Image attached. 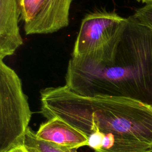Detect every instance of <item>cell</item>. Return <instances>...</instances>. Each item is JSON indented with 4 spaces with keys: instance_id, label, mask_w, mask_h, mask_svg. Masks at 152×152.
Wrapping results in <instances>:
<instances>
[{
    "instance_id": "obj_1",
    "label": "cell",
    "mask_w": 152,
    "mask_h": 152,
    "mask_svg": "<svg viewBox=\"0 0 152 152\" xmlns=\"http://www.w3.org/2000/svg\"><path fill=\"white\" fill-rule=\"evenodd\" d=\"M65 86L88 97L129 98L152 105V30L133 15L101 48L71 57Z\"/></svg>"
},
{
    "instance_id": "obj_2",
    "label": "cell",
    "mask_w": 152,
    "mask_h": 152,
    "mask_svg": "<svg viewBox=\"0 0 152 152\" xmlns=\"http://www.w3.org/2000/svg\"><path fill=\"white\" fill-rule=\"evenodd\" d=\"M40 112L83 133L94 152H152V105L129 98L88 97L67 86L40 91Z\"/></svg>"
},
{
    "instance_id": "obj_3",
    "label": "cell",
    "mask_w": 152,
    "mask_h": 152,
    "mask_svg": "<svg viewBox=\"0 0 152 152\" xmlns=\"http://www.w3.org/2000/svg\"><path fill=\"white\" fill-rule=\"evenodd\" d=\"M31 114L20 77L0 60V152L24 145Z\"/></svg>"
},
{
    "instance_id": "obj_4",
    "label": "cell",
    "mask_w": 152,
    "mask_h": 152,
    "mask_svg": "<svg viewBox=\"0 0 152 152\" xmlns=\"http://www.w3.org/2000/svg\"><path fill=\"white\" fill-rule=\"evenodd\" d=\"M126 18L105 10L85 15L74 43L72 57L89 53L106 44L119 31Z\"/></svg>"
},
{
    "instance_id": "obj_5",
    "label": "cell",
    "mask_w": 152,
    "mask_h": 152,
    "mask_svg": "<svg viewBox=\"0 0 152 152\" xmlns=\"http://www.w3.org/2000/svg\"><path fill=\"white\" fill-rule=\"evenodd\" d=\"M36 137L61 148L71 150L88 146L87 137L79 130L58 117H53L42 123Z\"/></svg>"
},
{
    "instance_id": "obj_6",
    "label": "cell",
    "mask_w": 152,
    "mask_h": 152,
    "mask_svg": "<svg viewBox=\"0 0 152 152\" xmlns=\"http://www.w3.org/2000/svg\"><path fill=\"white\" fill-rule=\"evenodd\" d=\"M18 0H0V60L12 55L23 43Z\"/></svg>"
},
{
    "instance_id": "obj_7",
    "label": "cell",
    "mask_w": 152,
    "mask_h": 152,
    "mask_svg": "<svg viewBox=\"0 0 152 152\" xmlns=\"http://www.w3.org/2000/svg\"><path fill=\"white\" fill-rule=\"evenodd\" d=\"M49 0H18L26 34H41Z\"/></svg>"
},
{
    "instance_id": "obj_8",
    "label": "cell",
    "mask_w": 152,
    "mask_h": 152,
    "mask_svg": "<svg viewBox=\"0 0 152 152\" xmlns=\"http://www.w3.org/2000/svg\"><path fill=\"white\" fill-rule=\"evenodd\" d=\"M73 0H49L41 34H50L66 27Z\"/></svg>"
},
{
    "instance_id": "obj_9",
    "label": "cell",
    "mask_w": 152,
    "mask_h": 152,
    "mask_svg": "<svg viewBox=\"0 0 152 152\" xmlns=\"http://www.w3.org/2000/svg\"><path fill=\"white\" fill-rule=\"evenodd\" d=\"M24 146L30 152H66L64 148L38 140L36 137L35 132L30 127L26 133Z\"/></svg>"
},
{
    "instance_id": "obj_10",
    "label": "cell",
    "mask_w": 152,
    "mask_h": 152,
    "mask_svg": "<svg viewBox=\"0 0 152 152\" xmlns=\"http://www.w3.org/2000/svg\"><path fill=\"white\" fill-rule=\"evenodd\" d=\"M133 16L140 22L152 30V3L136 10Z\"/></svg>"
},
{
    "instance_id": "obj_11",
    "label": "cell",
    "mask_w": 152,
    "mask_h": 152,
    "mask_svg": "<svg viewBox=\"0 0 152 152\" xmlns=\"http://www.w3.org/2000/svg\"><path fill=\"white\" fill-rule=\"evenodd\" d=\"M8 152H30V151L24 145V146L18 147V148H15L14 150H12L8 151Z\"/></svg>"
},
{
    "instance_id": "obj_12",
    "label": "cell",
    "mask_w": 152,
    "mask_h": 152,
    "mask_svg": "<svg viewBox=\"0 0 152 152\" xmlns=\"http://www.w3.org/2000/svg\"><path fill=\"white\" fill-rule=\"evenodd\" d=\"M138 2H141L142 3H145L146 4L152 3V0H137Z\"/></svg>"
},
{
    "instance_id": "obj_13",
    "label": "cell",
    "mask_w": 152,
    "mask_h": 152,
    "mask_svg": "<svg viewBox=\"0 0 152 152\" xmlns=\"http://www.w3.org/2000/svg\"><path fill=\"white\" fill-rule=\"evenodd\" d=\"M66 152H77V149H71V150H66L65 149Z\"/></svg>"
}]
</instances>
